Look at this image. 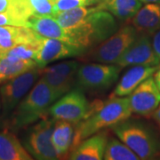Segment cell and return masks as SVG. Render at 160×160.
<instances>
[{
	"mask_svg": "<svg viewBox=\"0 0 160 160\" xmlns=\"http://www.w3.org/2000/svg\"><path fill=\"white\" fill-rule=\"evenodd\" d=\"M132 113L129 97L114 96L106 102H96L92 104L86 118L75 126L70 150H74L84 140L103 128L112 127L128 119Z\"/></svg>",
	"mask_w": 160,
	"mask_h": 160,
	"instance_id": "cell-1",
	"label": "cell"
},
{
	"mask_svg": "<svg viewBox=\"0 0 160 160\" xmlns=\"http://www.w3.org/2000/svg\"><path fill=\"white\" fill-rule=\"evenodd\" d=\"M118 24L115 16L105 10H96L73 29L67 30L72 45L86 50L102 43L117 32Z\"/></svg>",
	"mask_w": 160,
	"mask_h": 160,
	"instance_id": "cell-2",
	"label": "cell"
},
{
	"mask_svg": "<svg viewBox=\"0 0 160 160\" xmlns=\"http://www.w3.org/2000/svg\"><path fill=\"white\" fill-rule=\"evenodd\" d=\"M55 100L51 89L41 77L14 109L10 126L12 129H20L37 122L47 114L49 106Z\"/></svg>",
	"mask_w": 160,
	"mask_h": 160,
	"instance_id": "cell-3",
	"label": "cell"
},
{
	"mask_svg": "<svg viewBox=\"0 0 160 160\" xmlns=\"http://www.w3.org/2000/svg\"><path fill=\"white\" fill-rule=\"evenodd\" d=\"M111 128L117 137L128 146L140 159H152L159 153V143L157 138L142 125L126 119Z\"/></svg>",
	"mask_w": 160,
	"mask_h": 160,
	"instance_id": "cell-4",
	"label": "cell"
},
{
	"mask_svg": "<svg viewBox=\"0 0 160 160\" xmlns=\"http://www.w3.org/2000/svg\"><path fill=\"white\" fill-rule=\"evenodd\" d=\"M54 124L55 119L53 118L50 119L46 114L28 132L23 140V145L33 158L38 160L59 159L52 142Z\"/></svg>",
	"mask_w": 160,
	"mask_h": 160,
	"instance_id": "cell-5",
	"label": "cell"
},
{
	"mask_svg": "<svg viewBox=\"0 0 160 160\" xmlns=\"http://www.w3.org/2000/svg\"><path fill=\"white\" fill-rule=\"evenodd\" d=\"M139 32L132 25H126L109 38L95 47L89 54L88 59L100 63L116 64L121 55L137 38Z\"/></svg>",
	"mask_w": 160,
	"mask_h": 160,
	"instance_id": "cell-6",
	"label": "cell"
},
{
	"mask_svg": "<svg viewBox=\"0 0 160 160\" xmlns=\"http://www.w3.org/2000/svg\"><path fill=\"white\" fill-rule=\"evenodd\" d=\"M121 67L106 63H87L80 65L77 73V84L83 89L103 90L114 84L118 78Z\"/></svg>",
	"mask_w": 160,
	"mask_h": 160,
	"instance_id": "cell-7",
	"label": "cell"
},
{
	"mask_svg": "<svg viewBox=\"0 0 160 160\" xmlns=\"http://www.w3.org/2000/svg\"><path fill=\"white\" fill-rule=\"evenodd\" d=\"M90 105L80 89L68 92L52 105L48 113L55 120H64L73 125L84 119L89 111Z\"/></svg>",
	"mask_w": 160,
	"mask_h": 160,
	"instance_id": "cell-8",
	"label": "cell"
},
{
	"mask_svg": "<svg viewBox=\"0 0 160 160\" xmlns=\"http://www.w3.org/2000/svg\"><path fill=\"white\" fill-rule=\"evenodd\" d=\"M41 71L37 69L6 81L0 86V98L3 117H6L17 107L19 102L28 93L34 83L38 78Z\"/></svg>",
	"mask_w": 160,
	"mask_h": 160,
	"instance_id": "cell-9",
	"label": "cell"
},
{
	"mask_svg": "<svg viewBox=\"0 0 160 160\" xmlns=\"http://www.w3.org/2000/svg\"><path fill=\"white\" fill-rule=\"evenodd\" d=\"M116 64L121 68L136 65H160V60L155 52L150 36L139 33L137 38L121 55Z\"/></svg>",
	"mask_w": 160,
	"mask_h": 160,
	"instance_id": "cell-10",
	"label": "cell"
},
{
	"mask_svg": "<svg viewBox=\"0 0 160 160\" xmlns=\"http://www.w3.org/2000/svg\"><path fill=\"white\" fill-rule=\"evenodd\" d=\"M132 111L144 118L152 117L160 104V90L154 78L150 77L129 94Z\"/></svg>",
	"mask_w": 160,
	"mask_h": 160,
	"instance_id": "cell-11",
	"label": "cell"
},
{
	"mask_svg": "<svg viewBox=\"0 0 160 160\" xmlns=\"http://www.w3.org/2000/svg\"><path fill=\"white\" fill-rule=\"evenodd\" d=\"M86 50L81 47L62 40L41 37L34 61L38 68H44L47 64L58 60L81 55Z\"/></svg>",
	"mask_w": 160,
	"mask_h": 160,
	"instance_id": "cell-12",
	"label": "cell"
},
{
	"mask_svg": "<svg viewBox=\"0 0 160 160\" xmlns=\"http://www.w3.org/2000/svg\"><path fill=\"white\" fill-rule=\"evenodd\" d=\"M41 36L24 26H0V51L6 52L19 45L39 46Z\"/></svg>",
	"mask_w": 160,
	"mask_h": 160,
	"instance_id": "cell-13",
	"label": "cell"
},
{
	"mask_svg": "<svg viewBox=\"0 0 160 160\" xmlns=\"http://www.w3.org/2000/svg\"><path fill=\"white\" fill-rule=\"evenodd\" d=\"M108 142L107 132H100L86 138L69 154L71 160H102Z\"/></svg>",
	"mask_w": 160,
	"mask_h": 160,
	"instance_id": "cell-14",
	"label": "cell"
},
{
	"mask_svg": "<svg viewBox=\"0 0 160 160\" xmlns=\"http://www.w3.org/2000/svg\"><path fill=\"white\" fill-rule=\"evenodd\" d=\"M160 68L158 66H145L136 65L132 66L124 76L117 85L114 91V96L124 97L131 94L132 91L142 84L144 80L152 77L154 73Z\"/></svg>",
	"mask_w": 160,
	"mask_h": 160,
	"instance_id": "cell-15",
	"label": "cell"
},
{
	"mask_svg": "<svg viewBox=\"0 0 160 160\" xmlns=\"http://www.w3.org/2000/svg\"><path fill=\"white\" fill-rule=\"evenodd\" d=\"M27 27L41 37L62 40L72 45L71 38L68 31L63 29L52 15H33L28 20Z\"/></svg>",
	"mask_w": 160,
	"mask_h": 160,
	"instance_id": "cell-16",
	"label": "cell"
},
{
	"mask_svg": "<svg viewBox=\"0 0 160 160\" xmlns=\"http://www.w3.org/2000/svg\"><path fill=\"white\" fill-rule=\"evenodd\" d=\"M131 20L132 25L139 33L154 35L160 29V5L146 4Z\"/></svg>",
	"mask_w": 160,
	"mask_h": 160,
	"instance_id": "cell-17",
	"label": "cell"
},
{
	"mask_svg": "<svg viewBox=\"0 0 160 160\" xmlns=\"http://www.w3.org/2000/svg\"><path fill=\"white\" fill-rule=\"evenodd\" d=\"M17 136L9 129L0 132V160H32Z\"/></svg>",
	"mask_w": 160,
	"mask_h": 160,
	"instance_id": "cell-18",
	"label": "cell"
},
{
	"mask_svg": "<svg viewBox=\"0 0 160 160\" xmlns=\"http://www.w3.org/2000/svg\"><path fill=\"white\" fill-rule=\"evenodd\" d=\"M74 131L75 125L73 124L64 120L55 121L52 142L59 158H63L64 157L69 156L73 142Z\"/></svg>",
	"mask_w": 160,
	"mask_h": 160,
	"instance_id": "cell-19",
	"label": "cell"
},
{
	"mask_svg": "<svg viewBox=\"0 0 160 160\" xmlns=\"http://www.w3.org/2000/svg\"><path fill=\"white\" fill-rule=\"evenodd\" d=\"M140 0H102L96 5L99 10H105L121 21L133 17L142 7Z\"/></svg>",
	"mask_w": 160,
	"mask_h": 160,
	"instance_id": "cell-20",
	"label": "cell"
},
{
	"mask_svg": "<svg viewBox=\"0 0 160 160\" xmlns=\"http://www.w3.org/2000/svg\"><path fill=\"white\" fill-rule=\"evenodd\" d=\"M37 67L33 59L23 60L2 56L0 58V83L14 78Z\"/></svg>",
	"mask_w": 160,
	"mask_h": 160,
	"instance_id": "cell-21",
	"label": "cell"
},
{
	"mask_svg": "<svg viewBox=\"0 0 160 160\" xmlns=\"http://www.w3.org/2000/svg\"><path fill=\"white\" fill-rule=\"evenodd\" d=\"M41 74V77L46 80L48 86L50 87L55 101L70 91L76 81L75 79L67 78L58 72L52 71L48 68L42 69Z\"/></svg>",
	"mask_w": 160,
	"mask_h": 160,
	"instance_id": "cell-22",
	"label": "cell"
},
{
	"mask_svg": "<svg viewBox=\"0 0 160 160\" xmlns=\"http://www.w3.org/2000/svg\"><path fill=\"white\" fill-rule=\"evenodd\" d=\"M99 10L96 6L91 7H77L66 11L59 12L52 15L58 23L66 30L73 29L86 19L91 12Z\"/></svg>",
	"mask_w": 160,
	"mask_h": 160,
	"instance_id": "cell-23",
	"label": "cell"
},
{
	"mask_svg": "<svg viewBox=\"0 0 160 160\" xmlns=\"http://www.w3.org/2000/svg\"><path fill=\"white\" fill-rule=\"evenodd\" d=\"M105 160H139V157L128 146L115 138H110L105 149Z\"/></svg>",
	"mask_w": 160,
	"mask_h": 160,
	"instance_id": "cell-24",
	"label": "cell"
},
{
	"mask_svg": "<svg viewBox=\"0 0 160 160\" xmlns=\"http://www.w3.org/2000/svg\"><path fill=\"white\" fill-rule=\"evenodd\" d=\"M38 46L34 45H19L8 51L4 52L2 56L14 59H33L38 50Z\"/></svg>",
	"mask_w": 160,
	"mask_h": 160,
	"instance_id": "cell-25",
	"label": "cell"
},
{
	"mask_svg": "<svg viewBox=\"0 0 160 160\" xmlns=\"http://www.w3.org/2000/svg\"><path fill=\"white\" fill-rule=\"evenodd\" d=\"M102 0H54L53 12L54 14L59 12L66 11L77 7H87L96 6ZM53 14V15H54Z\"/></svg>",
	"mask_w": 160,
	"mask_h": 160,
	"instance_id": "cell-26",
	"label": "cell"
},
{
	"mask_svg": "<svg viewBox=\"0 0 160 160\" xmlns=\"http://www.w3.org/2000/svg\"><path fill=\"white\" fill-rule=\"evenodd\" d=\"M53 1L54 0H27L32 16L53 15Z\"/></svg>",
	"mask_w": 160,
	"mask_h": 160,
	"instance_id": "cell-27",
	"label": "cell"
},
{
	"mask_svg": "<svg viewBox=\"0 0 160 160\" xmlns=\"http://www.w3.org/2000/svg\"><path fill=\"white\" fill-rule=\"evenodd\" d=\"M79 67V62H78L76 61H67V62H63L52 65L47 68L52 71H55V72L63 75L67 78L76 80L77 73H78Z\"/></svg>",
	"mask_w": 160,
	"mask_h": 160,
	"instance_id": "cell-28",
	"label": "cell"
},
{
	"mask_svg": "<svg viewBox=\"0 0 160 160\" xmlns=\"http://www.w3.org/2000/svg\"><path fill=\"white\" fill-rule=\"evenodd\" d=\"M0 26H24L26 27L25 22L13 17L10 14L0 12Z\"/></svg>",
	"mask_w": 160,
	"mask_h": 160,
	"instance_id": "cell-29",
	"label": "cell"
},
{
	"mask_svg": "<svg viewBox=\"0 0 160 160\" xmlns=\"http://www.w3.org/2000/svg\"><path fill=\"white\" fill-rule=\"evenodd\" d=\"M152 46L158 57L160 60V29L156 32L152 38Z\"/></svg>",
	"mask_w": 160,
	"mask_h": 160,
	"instance_id": "cell-30",
	"label": "cell"
},
{
	"mask_svg": "<svg viewBox=\"0 0 160 160\" xmlns=\"http://www.w3.org/2000/svg\"><path fill=\"white\" fill-rule=\"evenodd\" d=\"M152 118H153L155 122L157 123V125L160 128V104L158 105V107L157 108V109L154 111V113L152 115Z\"/></svg>",
	"mask_w": 160,
	"mask_h": 160,
	"instance_id": "cell-31",
	"label": "cell"
},
{
	"mask_svg": "<svg viewBox=\"0 0 160 160\" xmlns=\"http://www.w3.org/2000/svg\"><path fill=\"white\" fill-rule=\"evenodd\" d=\"M154 79L156 81V84L160 90V69H158L154 73Z\"/></svg>",
	"mask_w": 160,
	"mask_h": 160,
	"instance_id": "cell-32",
	"label": "cell"
},
{
	"mask_svg": "<svg viewBox=\"0 0 160 160\" xmlns=\"http://www.w3.org/2000/svg\"><path fill=\"white\" fill-rule=\"evenodd\" d=\"M143 4H159L160 0H140Z\"/></svg>",
	"mask_w": 160,
	"mask_h": 160,
	"instance_id": "cell-33",
	"label": "cell"
},
{
	"mask_svg": "<svg viewBox=\"0 0 160 160\" xmlns=\"http://www.w3.org/2000/svg\"><path fill=\"white\" fill-rule=\"evenodd\" d=\"M2 55H3V52L0 51V58L2 57Z\"/></svg>",
	"mask_w": 160,
	"mask_h": 160,
	"instance_id": "cell-34",
	"label": "cell"
},
{
	"mask_svg": "<svg viewBox=\"0 0 160 160\" xmlns=\"http://www.w3.org/2000/svg\"><path fill=\"white\" fill-rule=\"evenodd\" d=\"M1 108L2 107H1V98H0V110H1Z\"/></svg>",
	"mask_w": 160,
	"mask_h": 160,
	"instance_id": "cell-35",
	"label": "cell"
}]
</instances>
